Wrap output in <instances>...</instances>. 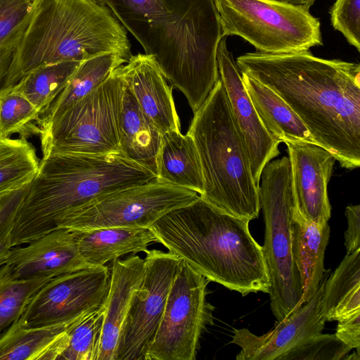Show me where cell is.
I'll return each mask as SVG.
<instances>
[{
	"mask_svg": "<svg viewBox=\"0 0 360 360\" xmlns=\"http://www.w3.org/2000/svg\"><path fill=\"white\" fill-rule=\"evenodd\" d=\"M110 52L127 60L132 56L126 30L108 6L94 0H43L13 53L0 89L41 66Z\"/></svg>",
	"mask_w": 360,
	"mask_h": 360,
	"instance_id": "obj_5",
	"label": "cell"
},
{
	"mask_svg": "<svg viewBox=\"0 0 360 360\" xmlns=\"http://www.w3.org/2000/svg\"><path fill=\"white\" fill-rule=\"evenodd\" d=\"M223 36L217 50L221 79L237 128L245 144L255 183L259 185L265 165L278 155L279 141L274 139L262 123L245 89L232 53Z\"/></svg>",
	"mask_w": 360,
	"mask_h": 360,
	"instance_id": "obj_15",
	"label": "cell"
},
{
	"mask_svg": "<svg viewBox=\"0 0 360 360\" xmlns=\"http://www.w3.org/2000/svg\"><path fill=\"white\" fill-rule=\"evenodd\" d=\"M124 87L118 67L81 100L55 117L39 122L42 158L56 154L122 153L118 114Z\"/></svg>",
	"mask_w": 360,
	"mask_h": 360,
	"instance_id": "obj_8",
	"label": "cell"
},
{
	"mask_svg": "<svg viewBox=\"0 0 360 360\" xmlns=\"http://www.w3.org/2000/svg\"><path fill=\"white\" fill-rule=\"evenodd\" d=\"M280 1L286 2L290 4L302 7L307 10H309L310 7L313 6L315 0H277Z\"/></svg>",
	"mask_w": 360,
	"mask_h": 360,
	"instance_id": "obj_39",
	"label": "cell"
},
{
	"mask_svg": "<svg viewBox=\"0 0 360 360\" xmlns=\"http://www.w3.org/2000/svg\"><path fill=\"white\" fill-rule=\"evenodd\" d=\"M145 259L131 254L112 261L98 360H115L120 330L134 293L142 282Z\"/></svg>",
	"mask_w": 360,
	"mask_h": 360,
	"instance_id": "obj_19",
	"label": "cell"
},
{
	"mask_svg": "<svg viewBox=\"0 0 360 360\" xmlns=\"http://www.w3.org/2000/svg\"><path fill=\"white\" fill-rule=\"evenodd\" d=\"M120 71L139 107L162 134L181 131L172 89L151 55H132Z\"/></svg>",
	"mask_w": 360,
	"mask_h": 360,
	"instance_id": "obj_18",
	"label": "cell"
},
{
	"mask_svg": "<svg viewBox=\"0 0 360 360\" xmlns=\"http://www.w3.org/2000/svg\"><path fill=\"white\" fill-rule=\"evenodd\" d=\"M105 304L86 314L69 330L68 344L58 359L98 360Z\"/></svg>",
	"mask_w": 360,
	"mask_h": 360,
	"instance_id": "obj_32",
	"label": "cell"
},
{
	"mask_svg": "<svg viewBox=\"0 0 360 360\" xmlns=\"http://www.w3.org/2000/svg\"><path fill=\"white\" fill-rule=\"evenodd\" d=\"M199 197L192 190L157 180L103 196L66 215L59 228L84 231L148 227L167 212Z\"/></svg>",
	"mask_w": 360,
	"mask_h": 360,
	"instance_id": "obj_11",
	"label": "cell"
},
{
	"mask_svg": "<svg viewBox=\"0 0 360 360\" xmlns=\"http://www.w3.org/2000/svg\"><path fill=\"white\" fill-rule=\"evenodd\" d=\"M80 319L34 328L25 327L18 319L0 335V360L58 359L68 346L70 329Z\"/></svg>",
	"mask_w": 360,
	"mask_h": 360,
	"instance_id": "obj_23",
	"label": "cell"
},
{
	"mask_svg": "<svg viewBox=\"0 0 360 360\" xmlns=\"http://www.w3.org/2000/svg\"><path fill=\"white\" fill-rule=\"evenodd\" d=\"M241 74L278 94L303 121L315 143L340 166H360V65L304 51L237 58Z\"/></svg>",
	"mask_w": 360,
	"mask_h": 360,
	"instance_id": "obj_1",
	"label": "cell"
},
{
	"mask_svg": "<svg viewBox=\"0 0 360 360\" xmlns=\"http://www.w3.org/2000/svg\"><path fill=\"white\" fill-rule=\"evenodd\" d=\"M241 77L262 123L274 139L316 143L303 121L278 94L245 74Z\"/></svg>",
	"mask_w": 360,
	"mask_h": 360,
	"instance_id": "obj_24",
	"label": "cell"
},
{
	"mask_svg": "<svg viewBox=\"0 0 360 360\" xmlns=\"http://www.w3.org/2000/svg\"><path fill=\"white\" fill-rule=\"evenodd\" d=\"M285 143L290 162L294 206L311 221L328 222L331 216L328 184L335 158L316 143Z\"/></svg>",
	"mask_w": 360,
	"mask_h": 360,
	"instance_id": "obj_16",
	"label": "cell"
},
{
	"mask_svg": "<svg viewBox=\"0 0 360 360\" xmlns=\"http://www.w3.org/2000/svg\"><path fill=\"white\" fill-rule=\"evenodd\" d=\"M97 1L103 2L104 0H97Z\"/></svg>",
	"mask_w": 360,
	"mask_h": 360,
	"instance_id": "obj_40",
	"label": "cell"
},
{
	"mask_svg": "<svg viewBox=\"0 0 360 360\" xmlns=\"http://www.w3.org/2000/svg\"><path fill=\"white\" fill-rule=\"evenodd\" d=\"M187 131L194 141L204 181L200 198L237 217L251 221L261 210L259 185L220 78Z\"/></svg>",
	"mask_w": 360,
	"mask_h": 360,
	"instance_id": "obj_6",
	"label": "cell"
},
{
	"mask_svg": "<svg viewBox=\"0 0 360 360\" xmlns=\"http://www.w3.org/2000/svg\"><path fill=\"white\" fill-rule=\"evenodd\" d=\"M259 195L265 221L263 250L270 281V307L277 321H281L302 305V288L292 252L294 202L288 156L265 165Z\"/></svg>",
	"mask_w": 360,
	"mask_h": 360,
	"instance_id": "obj_7",
	"label": "cell"
},
{
	"mask_svg": "<svg viewBox=\"0 0 360 360\" xmlns=\"http://www.w3.org/2000/svg\"><path fill=\"white\" fill-rule=\"evenodd\" d=\"M53 277L30 280L11 278L0 268V335L18 321L37 292Z\"/></svg>",
	"mask_w": 360,
	"mask_h": 360,
	"instance_id": "obj_31",
	"label": "cell"
},
{
	"mask_svg": "<svg viewBox=\"0 0 360 360\" xmlns=\"http://www.w3.org/2000/svg\"><path fill=\"white\" fill-rule=\"evenodd\" d=\"M29 184L0 199V266L5 264L13 248L12 231L18 211L27 193Z\"/></svg>",
	"mask_w": 360,
	"mask_h": 360,
	"instance_id": "obj_36",
	"label": "cell"
},
{
	"mask_svg": "<svg viewBox=\"0 0 360 360\" xmlns=\"http://www.w3.org/2000/svg\"><path fill=\"white\" fill-rule=\"evenodd\" d=\"M329 237L328 222L319 224L311 221L293 206L292 252L300 274L302 304L314 295L326 271L323 261Z\"/></svg>",
	"mask_w": 360,
	"mask_h": 360,
	"instance_id": "obj_20",
	"label": "cell"
},
{
	"mask_svg": "<svg viewBox=\"0 0 360 360\" xmlns=\"http://www.w3.org/2000/svg\"><path fill=\"white\" fill-rule=\"evenodd\" d=\"M321 310L326 321H338L360 311V250L347 254L326 278Z\"/></svg>",
	"mask_w": 360,
	"mask_h": 360,
	"instance_id": "obj_26",
	"label": "cell"
},
{
	"mask_svg": "<svg viewBox=\"0 0 360 360\" xmlns=\"http://www.w3.org/2000/svg\"><path fill=\"white\" fill-rule=\"evenodd\" d=\"M210 281L181 260L170 286L147 360H195L200 339L214 324Z\"/></svg>",
	"mask_w": 360,
	"mask_h": 360,
	"instance_id": "obj_10",
	"label": "cell"
},
{
	"mask_svg": "<svg viewBox=\"0 0 360 360\" xmlns=\"http://www.w3.org/2000/svg\"><path fill=\"white\" fill-rule=\"evenodd\" d=\"M326 271L314 295L298 309L262 335L247 328L234 329L231 343L240 347L237 360H281L314 336L321 333L326 322L321 310Z\"/></svg>",
	"mask_w": 360,
	"mask_h": 360,
	"instance_id": "obj_14",
	"label": "cell"
},
{
	"mask_svg": "<svg viewBox=\"0 0 360 360\" xmlns=\"http://www.w3.org/2000/svg\"><path fill=\"white\" fill-rule=\"evenodd\" d=\"M347 229L345 233L347 254L360 250V205H349L345 209Z\"/></svg>",
	"mask_w": 360,
	"mask_h": 360,
	"instance_id": "obj_38",
	"label": "cell"
},
{
	"mask_svg": "<svg viewBox=\"0 0 360 360\" xmlns=\"http://www.w3.org/2000/svg\"><path fill=\"white\" fill-rule=\"evenodd\" d=\"M249 222L199 195L164 214L150 228L158 243L210 281L243 296L269 293L263 246L251 235Z\"/></svg>",
	"mask_w": 360,
	"mask_h": 360,
	"instance_id": "obj_3",
	"label": "cell"
},
{
	"mask_svg": "<svg viewBox=\"0 0 360 360\" xmlns=\"http://www.w3.org/2000/svg\"><path fill=\"white\" fill-rule=\"evenodd\" d=\"M41 117L27 98L12 86L0 89V138H8L18 133L26 139L40 133L38 123Z\"/></svg>",
	"mask_w": 360,
	"mask_h": 360,
	"instance_id": "obj_30",
	"label": "cell"
},
{
	"mask_svg": "<svg viewBox=\"0 0 360 360\" xmlns=\"http://www.w3.org/2000/svg\"><path fill=\"white\" fill-rule=\"evenodd\" d=\"M352 349L335 334L321 333L288 352L281 360L345 359Z\"/></svg>",
	"mask_w": 360,
	"mask_h": 360,
	"instance_id": "obj_34",
	"label": "cell"
},
{
	"mask_svg": "<svg viewBox=\"0 0 360 360\" xmlns=\"http://www.w3.org/2000/svg\"><path fill=\"white\" fill-rule=\"evenodd\" d=\"M142 282L131 298L124 320L115 360H147L167 295L181 261L159 250L146 252Z\"/></svg>",
	"mask_w": 360,
	"mask_h": 360,
	"instance_id": "obj_12",
	"label": "cell"
},
{
	"mask_svg": "<svg viewBox=\"0 0 360 360\" xmlns=\"http://www.w3.org/2000/svg\"><path fill=\"white\" fill-rule=\"evenodd\" d=\"M127 60L117 52H110L82 61L39 123L55 117L81 100Z\"/></svg>",
	"mask_w": 360,
	"mask_h": 360,
	"instance_id": "obj_27",
	"label": "cell"
},
{
	"mask_svg": "<svg viewBox=\"0 0 360 360\" xmlns=\"http://www.w3.org/2000/svg\"><path fill=\"white\" fill-rule=\"evenodd\" d=\"M336 337L352 349H360V311L338 321Z\"/></svg>",
	"mask_w": 360,
	"mask_h": 360,
	"instance_id": "obj_37",
	"label": "cell"
},
{
	"mask_svg": "<svg viewBox=\"0 0 360 360\" xmlns=\"http://www.w3.org/2000/svg\"><path fill=\"white\" fill-rule=\"evenodd\" d=\"M110 276L106 265L55 276L37 292L19 321L27 328L73 322L105 304Z\"/></svg>",
	"mask_w": 360,
	"mask_h": 360,
	"instance_id": "obj_13",
	"label": "cell"
},
{
	"mask_svg": "<svg viewBox=\"0 0 360 360\" xmlns=\"http://www.w3.org/2000/svg\"><path fill=\"white\" fill-rule=\"evenodd\" d=\"M74 231L82 257L92 266H104L129 253H146L150 244L158 243L148 227L114 226Z\"/></svg>",
	"mask_w": 360,
	"mask_h": 360,
	"instance_id": "obj_22",
	"label": "cell"
},
{
	"mask_svg": "<svg viewBox=\"0 0 360 360\" xmlns=\"http://www.w3.org/2000/svg\"><path fill=\"white\" fill-rule=\"evenodd\" d=\"M195 112L219 78L223 37L213 0H104Z\"/></svg>",
	"mask_w": 360,
	"mask_h": 360,
	"instance_id": "obj_2",
	"label": "cell"
},
{
	"mask_svg": "<svg viewBox=\"0 0 360 360\" xmlns=\"http://www.w3.org/2000/svg\"><path fill=\"white\" fill-rule=\"evenodd\" d=\"M155 180V174L122 153L42 158L18 211L12 245L57 229L66 215L103 196Z\"/></svg>",
	"mask_w": 360,
	"mask_h": 360,
	"instance_id": "obj_4",
	"label": "cell"
},
{
	"mask_svg": "<svg viewBox=\"0 0 360 360\" xmlns=\"http://www.w3.org/2000/svg\"><path fill=\"white\" fill-rule=\"evenodd\" d=\"M39 167L36 150L26 139L0 138V199L29 184Z\"/></svg>",
	"mask_w": 360,
	"mask_h": 360,
	"instance_id": "obj_29",
	"label": "cell"
},
{
	"mask_svg": "<svg viewBox=\"0 0 360 360\" xmlns=\"http://www.w3.org/2000/svg\"><path fill=\"white\" fill-rule=\"evenodd\" d=\"M81 62L64 61L41 66L12 86L37 108L40 117L65 86Z\"/></svg>",
	"mask_w": 360,
	"mask_h": 360,
	"instance_id": "obj_28",
	"label": "cell"
},
{
	"mask_svg": "<svg viewBox=\"0 0 360 360\" xmlns=\"http://www.w3.org/2000/svg\"><path fill=\"white\" fill-rule=\"evenodd\" d=\"M157 179L190 189L200 195L204 181L198 150L192 137L181 131L163 134L157 157Z\"/></svg>",
	"mask_w": 360,
	"mask_h": 360,
	"instance_id": "obj_25",
	"label": "cell"
},
{
	"mask_svg": "<svg viewBox=\"0 0 360 360\" xmlns=\"http://www.w3.org/2000/svg\"><path fill=\"white\" fill-rule=\"evenodd\" d=\"M333 28L360 51V0H336L330 10Z\"/></svg>",
	"mask_w": 360,
	"mask_h": 360,
	"instance_id": "obj_35",
	"label": "cell"
},
{
	"mask_svg": "<svg viewBox=\"0 0 360 360\" xmlns=\"http://www.w3.org/2000/svg\"><path fill=\"white\" fill-rule=\"evenodd\" d=\"M27 244L13 247L2 265L13 279L55 277L92 266L82 257L74 230L59 228Z\"/></svg>",
	"mask_w": 360,
	"mask_h": 360,
	"instance_id": "obj_17",
	"label": "cell"
},
{
	"mask_svg": "<svg viewBox=\"0 0 360 360\" xmlns=\"http://www.w3.org/2000/svg\"><path fill=\"white\" fill-rule=\"evenodd\" d=\"M162 134L142 111L124 83L118 114L121 153L157 176V157Z\"/></svg>",
	"mask_w": 360,
	"mask_h": 360,
	"instance_id": "obj_21",
	"label": "cell"
},
{
	"mask_svg": "<svg viewBox=\"0 0 360 360\" xmlns=\"http://www.w3.org/2000/svg\"><path fill=\"white\" fill-rule=\"evenodd\" d=\"M223 36L236 35L257 52L278 55L323 45L321 23L309 10L277 0H213Z\"/></svg>",
	"mask_w": 360,
	"mask_h": 360,
	"instance_id": "obj_9",
	"label": "cell"
},
{
	"mask_svg": "<svg viewBox=\"0 0 360 360\" xmlns=\"http://www.w3.org/2000/svg\"><path fill=\"white\" fill-rule=\"evenodd\" d=\"M43 0H0V60L11 63L13 53Z\"/></svg>",
	"mask_w": 360,
	"mask_h": 360,
	"instance_id": "obj_33",
	"label": "cell"
}]
</instances>
